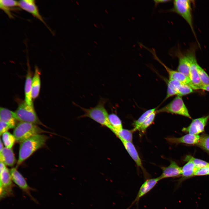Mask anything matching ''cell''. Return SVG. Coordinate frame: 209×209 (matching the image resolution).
Listing matches in <instances>:
<instances>
[{
    "mask_svg": "<svg viewBox=\"0 0 209 209\" xmlns=\"http://www.w3.org/2000/svg\"><path fill=\"white\" fill-rule=\"evenodd\" d=\"M48 138V137L46 136L40 134L31 137L21 142L16 168H17L35 152L43 146Z\"/></svg>",
    "mask_w": 209,
    "mask_h": 209,
    "instance_id": "obj_1",
    "label": "cell"
},
{
    "mask_svg": "<svg viewBox=\"0 0 209 209\" xmlns=\"http://www.w3.org/2000/svg\"><path fill=\"white\" fill-rule=\"evenodd\" d=\"M108 100L107 98L101 97L95 107H90L89 109L83 108L74 103V104L79 107L84 113V114L78 118H89L101 126L107 127L109 129L110 125L108 119L109 114L105 106Z\"/></svg>",
    "mask_w": 209,
    "mask_h": 209,
    "instance_id": "obj_2",
    "label": "cell"
},
{
    "mask_svg": "<svg viewBox=\"0 0 209 209\" xmlns=\"http://www.w3.org/2000/svg\"><path fill=\"white\" fill-rule=\"evenodd\" d=\"M168 11L176 13L181 17L188 24L196 39L194 28L192 13V2L189 0H175L172 8Z\"/></svg>",
    "mask_w": 209,
    "mask_h": 209,
    "instance_id": "obj_3",
    "label": "cell"
},
{
    "mask_svg": "<svg viewBox=\"0 0 209 209\" xmlns=\"http://www.w3.org/2000/svg\"><path fill=\"white\" fill-rule=\"evenodd\" d=\"M44 131L37 125L25 122H20L15 128L13 135L16 140L21 143L35 135L40 134Z\"/></svg>",
    "mask_w": 209,
    "mask_h": 209,
    "instance_id": "obj_4",
    "label": "cell"
},
{
    "mask_svg": "<svg viewBox=\"0 0 209 209\" xmlns=\"http://www.w3.org/2000/svg\"><path fill=\"white\" fill-rule=\"evenodd\" d=\"M17 120L36 125H42L35 111L33 105L27 104L25 101L20 102L15 112Z\"/></svg>",
    "mask_w": 209,
    "mask_h": 209,
    "instance_id": "obj_5",
    "label": "cell"
},
{
    "mask_svg": "<svg viewBox=\"0 0 209 209\" xmlns=\"http://www.w3.org/2000/svg\"><path fill=\"white\" fill-rule=\"evenodd\" d=\"M195 47H191L186 53L190 63L189 78L193 90L201 89L203 86L199 77L198 71V64L195 55Z\"/></svg>",
    "mask_w": 209,
    "mask_h": 209,
    "instance_id": "obj_6",
    "label": "cell"
},
{
    "mask_svg": "<svg viewBox=\"0 0 209 209\" xmlns=\"http://www.w3.org/2000/svg\"><path fill=\"white\" fill-rule=\"evenodd\" d=\"M167 113L179 115L191 118L181 97L177 96L168 104L157 110V113Z\"/></svg>",
    "mask_w": 209,
    "mask_h": 209,
    "instance_id": "obj_7",
    "label": "cell"
},
{
    "mask_svg": "<svg viewBox=\"0 0 209 209\" xmlns=\"http://www.w3.org/2000/svg\"><path fill=\"white\" fill-rule=\"evenodd\" d=\"M209 119V115L193 119L188 126L183 128L182 131L186 133L199 135L204 131Z\"/></svg>",
    "mask_w": 209,
    "mask_h": 209,
    "instance_id": "obj_8",
    "label": "cell"
},
{
    "mask_svg": "<svg viewBox=\"0 0 209 209\" xmlns=\"http://www.w3.org/2000/svg\"><path fill=\"white\" fill-rule=\"evenodd\" d=\"M147 49L152 54L154 58L158 61L165 69L168 74L169 79L176 80L181 83L187 84L192 88V85L189 78L181 72L172 70L167 67L158 58L154 49H150L147 48Z\"/></svg>",
    "mask_w": 209,
    "mask_h": 209,
    "instance_id": "obj_9",
    "label": "cell"
},
{
    "mask_svg": "<svg viewBox=\"0 0 209 209\" xmlns=\"http://www.w3.org/2000/svg\"><path fill=\"white\" fill-rule=\"evenodd\" d=\"M0 197L3 198L12 192V180L10 171L6 167L0 172Z\"/></svg>",
    "mask_w": 209,
    "mask_h": 209,
    "instance_id": "obj_10",
    "label": "cell"
},
{
    "mask_svg": "<svg viewBox=\"0 0 209 209\" xmlns=\"http://www.w3.org/2000/svg\"><path fill=\"white\" fill-rule=\"evenodd\" d=\"M160 180L159 177L147 179L141 185L135 198L127 209H129L134 204H137L140 199L150 191Z\"/></svg>",
    "mask_w": 209,
    "mask_h": 209,
    "instance_id": "obj_11",
    "label": "cell"
},
{
    "mask_svg": "<svg viewBox=\"0 0 209 209\" xmlns=\"http://www.w3.org/2000/svg\"><path fill=\"white\" fill-rule=\"evenodd\" d=\"M18 3L19 8L32 14L42 22L51 30L40 14L35 0H21L18 1Z\"/></svg>",
    "mask_w": 209,
    "mask_h": 209,
    "instance_id": "obj_12",
    "label": "cell"
},
{
    "mask_svg": "<svg viewBox=\"0 0 209 209\" xmlns=\"http://www.w3.org/2000/svg\"><path fill=\"white\" fill-rule=\"evenodd\" d=\"M10 171L12 181L22 190L33 199L30 194V191L33 189L28 185L23 176L16 168H12Z\"/></svg>",
    "mask_w": 209,
    "mask_h": 209,
    "instance_id": "obj_13",
    "label": "cell"
},
{
    "mask_svg": "<svg viewBox=\"0 0 209 209\" xmlns=\"http://www.w3.org/2000/svg\"><path fill=\"white\" fill-rule=\"evenodd\" d=\"M173 54L178 59L179 64L177 71L183 74L189 78L190 65L186 53L184 54L178 49L174 51Z\"/></svg>",
    "mask_w": 209,
    "mask_h": 209,
    "instance_id": "obj_14",
    "label": "cell"
},
{
    "mask_svg": "<svg viewBox=\"0 0 209 209\" xmlns=\"http://www.w3.org/2000/svg\"><path fill=\"white\" fill-rule=\"evenodd\" d=\"M161 168L162 172L159 177L160 180L181 176V167L179 166L175 161H172L169 166L166 167H162Z\"/></svg>",
    "mask_w": 209,
    "mask_h": 209,
    "instance_id": "obj_15",
    "label": "cell"
},
{
    "mask_svg": "<svg viewBox=\"0 0 209 209\" xmlns=\"http://www.w3.org/2000/svg\"><path fill=\"white\" fill-rule=\"evenodd\" d=\"M200 136L188 134L179 138L170 137L165 138L169 143L174 144L183 143L188 145H196L198 143Z\"/></svg>",
    "mask_w": 209,
    "mask_h": 209,
    "instance_id": "obj_16",
    "label": "cell"
},
{
    "mask_svg": "<svg viewBox=\"0 0 209 209\" xmlns=\"http://www.w3.org/2000/svg\"><path fill=\"white\" fill-rule=\"evenodd\" d=\"M25 86V101L28 105H33L32 95V74L29 64Z\"/></svg>",
    "mask_w": 209,
    "mask_h": 209,
    "instance_id": "obj_17",
    "label": "cell"
},
{
    "mask_svg": "<svg viewBox=\"0 0 209 209\" xmlns=\"http://www.w3.org/2000/svg\"><path fill=\"white\" fill-rule=\"evenodd\" d=\"M0 109V121L8 124L11 129L15 128L17 120L15 112L3 107Z\"/></svg>",
    "mask_w": 209,
    "mask_h": 209,
    "instance_id": "obj_18",
    "label": "cell"
},
{
    "mask_svg": "<svg viewBox=\"0 0 209 209\" xmlns=\"http://www.w3.org/2000/svg\"><path fill=\"white\" fill-rule=\"evenodd\" d=\"M0 162L9 166H14L16 163V159L12 148L4 147L0 152Z\"/></svg>",
    "mask_w": 209,
    "mask_h": 209,
    "instance_id": "obj_19",
    "label": "cell"
},
{
    "mask_svg": "<svg viewBox=\"0 0 209 209\" xmlns=\"http://www.w3.org/2000/svg\"><path fill=\"white\" fill-rule=\"evenodd\" d=\"M18 1L12 0H0V8L10 18H14L11 12L19 9Z\"/></svg>",
    "mask_w": 209,
    "mask_h": 209,
    "instance_id": "obj_20",
    "label": "cell"
},
{
    "mask_svg": "<svg viewBox=\"0 0 209 209\" xmlns=\"http://www.w3.org/2000/svg\"><path fill=\"white\" fill-rule=\"evenodd\" d=\"M125 149L137 166L143 169L142 162L137 151L132 142L123 141H121Z\"/></svg>",
    "mask_w": 209,
    "mask_h": 209,
    "instance_id": "obj_21",
    "label": "cell"
},
{
    "mask_svg": "<svg viewBox=\"0 0 209 209\" xmlns=\"http://www.w3.org/2000/svg\"><path fill=\"white\" fill-rule=\"evenodd\" d=\"M40 72L36 66L35 73L32 81V95L33 99H35L39 96L41 87Z\"/></svg>",
    "mask_w": 209,
    "mask_h": 209,
    "instance_id": "obj_22",
    "label": "cell"
},
{
    "mask_svg": "<svg viewBox=\"0 0 209 209\" xmlns=\"http://www.w3.org/2000/svg\"><path fill=\"white\" fill-rule=\"evenodd\" d=\"M181 167V178L179 180L180 183L186 179L194 176V172L196 170L193 162L189 160Z\"/></svg>",
    "mask_w": 209,
    "mask_h": 209,
    "instance_id": "obj_23",
    "label": "cell"
},
{
    "mask_svg": "<svg viewBox=\"0 0 209 209\" xmlns=\"http://www.w3.org/2000/svg\"><path fill=\"white\" fill-rule=\"evenodd\" d=\"M181 83L175 80L169 79L167 80V94L163 102L172 96L177 95L179 88Z\"/></svg>",
    "mask_w": 209,
    "mask_h": 209,
    "instance_id": "obj_24",
    "label": "cell"
},
{
    "mask_svg": "<svg viewBox=\"0 0 209 209\" xmlns=\"http://www.w3.org/2000/svg\"><path fill=\"white\" fill-rule=\"evenodd\" d=\"M108 119L110 125L109 129L115 134L123 129L122 121L116 114L112 113L109 114Z\"/></svg>",
    "mask_w": 209,
    "mask_h": 209,
    "instance_id": "obj_25",
    "label": "cell"
},
{
    "mask_svg": "<svg viewBox=\"0 0 209 209\" xmlns=\"http://www.w3.org/2000/svg\"><path fill=\"white\" fill-rule=\"evenodd\" d=\"M156 110V108L150 109L144 112L135 121L133 125L134 128L133 130L134 131L138 130L141 125L145 121L147 118L152 112Z\"/></svg>",
    "mask_w": 209,
    "mask_h": 209,
    "instance_id": "obj_26",
    "label": "cell"
},
{
    "mask_svg": "<svg viewBox=\"0 0 209 209\" xmlns=\"http://www.w3.org/2000/svg\"><path fill=\"white\" fill-rule=\"evenodd\" d=\"M133 130L122 129L115 134L121 141H125L132 142Z\"/></svg>",
    "mask_w": 209,
    "mask_h": 209,
    "instance_id": "obj_27",
    "label": "cell"
},
{
    "mask_svg": "<svg viewBox=\"0 0 209 209\" xmlns=\"http://www.w3.org/2000/svg\"><path fill=\"white\" fill-rule=\"evenodd\" d=\"M2 139L5 147L9 148H12L16 140L14 135L8 131L2 135Z\"/></svg>",
    "mask_w": 209,
    "mask_h": 209,
    "instance_id": "obj_28",
    "label": "cell"
},
{
    "mask_svg": "<svg viewBox=\"0 0 209 209\" xmlns=\"http://www.w3.org/2000/svg\"><path fill=\"white\" fill-rule=\"evenodd\" d=\"M190 160L194 163L196 169L203 168L209 165V163L203 160L195 158L190 155H187L184 161H187Z\"/></svg>",
    "mask_w": 209,
    "mask_h": 209,
    "instance_id": "obj_29",
    "label": "cell"
},
{
    "mask_svg": "<svg viewBox=\"0 0 209 209\" xmlns=\"http://www.w3.org/2000/svg\"><path fill=\"white\" fill-rule=\"evenodd\" d=\"M198 147L209 153V135L204 134L200 136Z\"/></svg>",
    "mask_w": 209,
    "mask_h": 209,
    "instance_id": "obj_30",
    "label": "cell"
},
{
    "mask_svg": "<svg viewBox=\"0 0 209 209\" xmlns=\"http://www.w3.org/2000/svg\"><path fill=\"white\" fill-rule=\"evenodd\" d=\"M157 113V109L151 113L144 122L139 131L144 133L147 128L153 122Z\"/></svg>",
    "mask_w": 209,
    "mask_h": 209,
    "instance_id": "obj_31",
    "label": "cell"
},
{
    "mask_svg": "<svg viewBox=\"0 0 209 209\" xmlns=\"http://www.w3.org/2000/svg\"><path fill=\"white\" fill-rule=\"evenodd\" d=\"M199 75L203 86L209 85V76L199 64L197 66Z\"/></svg>",
    "mask_w": 209,
    "mask_h": 209,
    "instance_id": "obj_32",
    "label": "cell"
},
{
    "mask_svg": "<svg viewBox=\"0 0 209 209\" xmlns=\"http://www.w3.org/2000/svg\"><path fill=\"white\" fill-rule=\"evenodd\" d=\"M193 90L190 85L187 84L181 83L179 88L177 96L182 97L186 95L193 92Z\"/></svg>",
    "mask_w": 209,
    "mask_h": 209,
    "instance_id": "obj_33",
    "label": "cell"
},
{
    "mask_svg": "<svg viewBox=\"0 0 209 209\" xmlns=\"http://www.w3.org/2000/svg\"><path fill=\"white\" fill-rule=\"evenodd\" d=\"M209 175V165L196 170L194 176H201Z\"/></svg>",
    "mask_w": 209,
    "mask_h": 209,
    "instance_id": "obj_34",
    "label": "cell"
},
{
    "mask_svg": "<svg viewBox=\"0 0 209 209\" xmlns=\"http://www.w3.org/2000/svg\"><path fill=\"white\" fill-rule=\"evenodd\" d=\"M11 128L8 124L0 121V135L1 136L4 133L7 132Z\"/></svg>",
    "mask_w": 209,
    "mask_h": 209,
    "instance_id": "obj_35",
    "label": "cell"
},
{
    "mask_svg": "<svg viewBox=\"0 0 209 209\" xmlns=\"http://www.w3.org/2000/svg\"><path fill=\"white\" fill-rule=\"evenodd\" d=\"M171 1L169 0H155L154 1L155 6H156L159 4L169 2Z\"/></svg>",
    "mask_w": 209,
    "mask_h": 209,
    "instance_id": "obj_36",
    "label": "cell"
},
{
    "mask_svg": "<svg viewBox=\"0 0 209 209\" xmlns=\"http://www.w3.org/2000/svg\"><path fill=\"white\" fill-rule=\"evenodd\" d=\"M6 167V165L3 162H0V172H1Z\"/></svg>",
    "mask_w": 209,
    "mask_h": 209,
    "instance_id": "obj_37",
    "label": "cell"
},
{
    "mask_svg": "<svg viewBox=\"0 0 209 209\" xmlns=\"http://www.w3.org/2000/svg\"><path fill=\"white\" fill-rule=\"evenodd\" d=\"M201 89L209 92V85L203 86Z\"/></svg>",
    "mask_w": 209,
    "mask_h": 209,
    "instance_id": "obj_38",
    "label": "cell"
},
{
    "mask_svg": "<svg viewBox=\"0 0 209 209\" xmlns=\"http://www.w3.org/2000/svg\"><path fill=\"white\" fill-rule=\"evenodd\" d=\"M4 148L3 145V143L1 141V139H0V152H1L3 150Z\"/></svg>",
    "mask_w": 209,
    "mask_h": 209,
    "instance_id": "obj_39",
    "label": "cell"
},
{
    "mask_svg": "<svg viewBox=\"0 0 209 209\" xmlns=\"http://www.w3.org/2000/svg\"><path fill=\"white\" fill-rule=\"evenodd\" d=\"M105 12L107 14H108V11L107 10H105Z\"/></svg>",
    "mask_w": 209,
    "mask_h": 209,
    "instance_id": "obj_40",
    "label": "cell"
},
{
    "mask_svg": "<svg viewBox=\"0 0 209 209\" xmlns=\"http://www.w3.org/2000/svg\"><path fill=\"white\" fill-rule=\"evenodd\" d=\"M93 25H94V26L95 27H97V25L96 24H93Z\"/></svg>",
    "mask_w": 209,
    "mask_h": 209,
    "instance_id": "obj_41",
    "label": "cell"
},
{
    "mask_svg": "<svg viewBox=\"0 0 209 209\" xmlns=\"http://www.w3.org/2000/svg\"><path fill=\"white\" fill-rule=\"evenodd\" d=\"M76 3L78 5H79V3L77 1H76Z\"/></svg>",
    "mask_w": 209,
    "mask_h": 209,
    "instance_id": "obj_42",
    "label": "cell"
},
{
    "mask_svg": "<svg viewBox=\"0 0 209 209\" xmlns=\"http://www.w3.org/2000/svg\"><path fill=\"white\" fill-rule=\"evenodd\" d=\"M94 42L96 44H98V43H97V42H96V41H94Z\"/></svg>",
    "mask_w": 209,
    "mask_h": 209,
    "instance_id": "obj_43",
    "label": "cell"
},
{
    "mask_svg": "<svg viewBox=\"0 0 209 209\" xmlns=\"http://www.w3.org/2000/svg\"><path fill=\"white\" fill-rule=\"evenodd\" d=\"M88 53V54L89 55H91V54H90V53Z\"/></svg>",
    "mask_w": 209,
    "mask_h": 209,
    "instance_id": "obj_44",
    "label": "cell"
},
{
    "mask_svg": "<svg viewBox=\"0 0 209 209\" xmlns=\"http://www.w3.org/2000/svg\"><path fill=\"white\" fill-rule=\"evenodd\" d=\"M101 26L103 27H104V26H103V25L102 24H101Z\"/></svg>",
    "mask_w": 209,
    "mask_h": 209,
    "instance_id": "obj_45",
    "label": "cell"
},
{
    "mask_svg": "<svg viewBox=\"0 0 209 209\" xmlns=\"http://www.w3.org/2000/svg\"><path fill=\"white\" fill-rule=\"evenodd\" d=\"M74 16H75V17H76V16L75 15V14L74 15Z\"/></svg>",
    "mask_w": 209,
    "mask_h": 209,
    "instance_id": "obj_46",
    "label": "cell"
},
{
    "mask_svg": "<svg viewBox=\"0 0 209 209\" xmlns=\"http://www.w3.org/2000/svg\"><path fill=\"white\" fill-rule=\"evenodd\" d=\"M71 1L73 2V1L72 0H71Z\"/></svg>",
    "mask_w": 209,
    "mask_h": 209,
    "instance_id": "obj_47",
    "label": "cell"
}]
</instances>
